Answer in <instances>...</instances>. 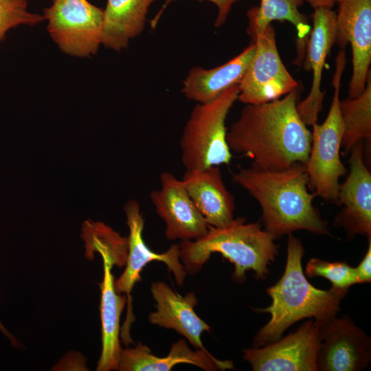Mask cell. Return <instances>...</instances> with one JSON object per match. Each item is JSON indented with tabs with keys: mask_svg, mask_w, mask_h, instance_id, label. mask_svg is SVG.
Instances as JSON below:
<instances>
[{
	"mask_svg": "<svg viewBox=\"0 0 371 371\" xmlns=\"http://www.w3.org/2000/svg\"><path fill=\"white\" fill-rule=\"evenodd\" d=\"M349 173L340 184L337 204L343 208L334 225L343 227L350 236L371 238V173L364 160L362 142L350 151Z\"/></svg>",
	"mask_w": 371,
	"mask_h": 371,
	"instance_id": "14",
	"label": "cell"
},
{
	"mask_svg": "<svg viewBox=\"0 0 371 371\" xmlns=\"http://www.w3.org/2000/svg\"><path fill=\"white\" fill-rule=\"evenodd\" d=\"M157 0H107L103 10L102 45L116 52L128 47L144 30L146 15Z\"/></svg>",
	"mask_w": 371,
	"mask_h": 371,
	"instance_id": "21",
	"label": "cell"
},
{
	"mask_svg": "<svg viewBox=\"0 0 371 371\" xmlns=\"http://www.w3.org/2000/svg\"><path fill=\"white\" fill-rule=\"evenodd\" d=\"M181 181L209 225L221 228L233 221L234 198L223 182L219 166L186 170Z\"/></svg>",
	"mask_w": 371,
	"mask_h": 371,
	"instance_id": "17",
	"label": "cell"
},
{
	"mask_svg": "<svg viewBox=\"0 0 371 371\" xmlns=\"http://www.w3.org/2000/svg\"><path fill=\"white\" fill-rule=\"evenodd\" d=\"M238 94L237 85L214 100L197 103L192 109L179 142L186 170L230 163L232 155L227 142L225 122Z\"/></svg>",
	"mask_w": 371,
	"mask_h": 371,
	"instance_id": "5",
	"label": "cell"
},
{
	"mask_svg": "<svg viewBox=\"0 0 371 371\" xmlns=\"http://www.w3.org/2000/svg\"><path fill=\"white\" fill-rule=\"evenodd\" d=\"M313 23L302 62L303 69L313 73L311 88L307 97L297 104L306 126L317 122L323 108L325 92L321 89L322 76L326 58L335 44L336 13L332 9H315Z\"/></svg>",
	"mask_w": 371,
	"mask_h": 371,
	"instance_id": "15",
	"label": "cell"
},
{
	"mask_svg": "<svg viewBox=\"0 0 371 371\" xmlns=\"http://www.w3.org/2000/svg\"><path fill=\"white\" fill-rule=\"evenodd\" d=\"M249 36L256 49L238 85V99L246 104L265 103L280 98L299 87L281 60L273 25Z\"/></svg>",
	"mask_w": 371,
	"mask_h": 371,
	"instance_id": "9",
	"label": "cell"
},
{
	"mask_svg": "<svg viewBox=\"0 0 371 371\" xmlns=\"http://www.w3.org/2000/svg\"><path fill=\"white\" fill-rule=\"evenodd\" d=\"M100 255L104 265V278L100 284L102 349L96 370H117L118 359L122 349L119 339L120 320L124 306L127 304V297L115 291L111 273L113 265L105 255Z\"/></svg>",
	"mask_w": 371,
	"mask_h": 371,
	"instance_id": "20",
	"label": "cell"
},
{
	"mask_svg": "<svg viewBox=\"0 0 371 371\" xmlns=\"http://www.w3.org/2000/svg\"><path fill=\"white\" fill-rule=\"evenodd\" d=\"M0 328L1 329V330H3V332L8 333L1 323H0Z\"/></svg>",
	"mask_w": 371,
	"mask_h": 371,
	"instance_id": "30",
	"label": "cell"
},
{
	"mask_svg": "<svg viewBox=\"0 0 371 371\" xmlns=\"http://www.w3.org/2000/svg\"><path fill=\"white\" fill-rule=\"evenodd\" d=\"M172 1L176 0H166V3L163 6V8L157 14V16L152 23V26L155 25L158 21L159 16L161 14L164 9ZM199 1H207L214 3L218 8V14L214 23L215 27H221L225 22L227 17L232 8V5L239 0H199Z\"/></svg>",
	"mask_w": 371,
	"mask_h": 371,
	"instance_id": "27",
	"label": "cell"
},
{
	"mask_svg": "<svg viewBox=\"0 0 371 371\" xmlns=\"http://www.w3.org/2000/svg\"><path fill=\"white\" fill-rule=\"evenodd\" d=\"M82 237L86 243L87 251H98L104 254L113 265L122 267L126 264L128 240L112 228L101 222L88 220L85 222Z\"/></svg>",
	"mask_w": 371,
	"mask_h": 371,
	"instance_id": "24",
	"label": "cell"
},
{
	"mask_svg": "<svg viewBox=\"0 0 371 371\" xmlns=\"http://www.w3.org/2000/svg\"><path fill=\"white\" fill-rule=\"evenodd\" d=\"M303 3L301 0H260L258 7H253L247 12L249 24L247 32L249 35L262 32L273 21L291 23L297 33V54L293 64L300 66L311 31L307 16L299 10Z\"/></svg>",
	"mask_w": 371,
	"mask_h": 371,
	"instance_id": "22",
	"label": "cell"
},
{
	"mask_svg": "<svg viewBox=\"0 0 371 371\" xmlns=\"http://www.w3.org/2000/svg\"><path fill=\"white\" fill-rule=\"evenodd\" d=\"M161 188L150 192L157 214L166 223L168 240H196L205 236L209 225L190 197L181 180L169 172L160 175Z\"/></svg>",
	"mask_w": 371,
	"mask_h": 371,
	"instance_id": "13",
	"label": "cell"
},
{
	"mask_svg": "<svg viewBox=\"0 0 371 371\" xmlns=\"http://www.w3.org/2000/svg\"><path fill=\"white\" fill-rule=\"evenodd\" d=\"M336 14L335 44L341 49L350 44L352 72L349 97L363 91L371 64V0H340Z\"/></svg>",
	"mask_w": 371,
	"mask_h": 371,
	"instance_id": "12",
	"label": "cell"
},
{
	"mask_svg": "<svg viewBox=\"0 0 371 371\" xmlns=\"http://www.w3.org/2000/svg\"><path fill=\"white\" fill-rule=\"evenodd\" d=\"M44 17L27 9V0H0V42L11 29L20 25L34 26Z\"/></svg>",
	"mask_w": 371,
	"mask_h": 371,
	"instance_id": "26",
	"label": "cell"
},
{
	"mask_svg": "<svg viewBox=\"0 0 371 371\" xmlns=\"http://www.w3.org/2000/svg\"><path fill=\"white\" fill-rule=\"evenodd\" d=\"M150 291L157 310L149 314V322L173 329L184 336L196 349L205 350L201 336L204 331H210V327L194 310L198 303L194 293L181 296L161 281L152 283Z\"/></svg>",
	"mask_w": 371,
	"mask_h": 371,
	"instance_id": "16",
	"label": "cell"
},
{
	"mask_svg": "<svg viewBox=\"0 0 371 371\" xmlns=\"http://www.w3.org/2000/svg\"><path fill=\"white\" fill-rule=\"evenodd\" d=\"M103 12L88 0H53L43 16L50 37L63 53L90 58L102 45Z\"/></svg>",
	"mask_w": 371,
	"mask_h": 371,
	"instance_id": "7",
	"label": "cell"
},
{
	"mask_svg": "<svg viewBox=\"0 0 371 371\" xmlns=\"http://www.w3.org/2000/svg\"><path fill=\"white\" fill-rule=\"evenodd\" d=\"M179 363H188L206 371L234 369L232 361H221L214 357L207 350H192L184 339L174 343L166 357H159L152 353L142 343L133 348L121 349L117 370L120 371H170Z\"/></svg>",
	"mask_w": 371,
	"mask_h": 371,
	"instance_id": "18",
	"label": "cell"
},
{
	"mask_svg": "<svg viewBox=\"0 0 371 371\" xmlns=\"http://www.w3.org/2000/svg\"><path fill=\"white\" fill-rule=\"evenodd\" d=\"M275 240L259 223L237 218L224 227L209 225L207 234L198 239L183 240L179 259L187 273L195 275L212 254L220 253L234 265V281L243 282L250 270L257 279L265 280L278 254Z\"/></svg>",
	"mask_w": 371,
	"mask_h": 371,
	"instance_id": "4",
	"label": "cell"
},
{
	"mask_svg": "<svg viewBox=\"0 0 371 371\" xmlns=\"http://www.w3.org/2000/svg\"><path fill=\"white\" fill-rule=\"evenodd\" d=\"M124 210L129 229L128 255L125 270L120 278L114 281V288L117 293H126L127 297L126 320L120 330L122 341L128 346L133 344L130 330L135 321L131 293L134 285L141 280L140 273L143 268L151 261H161L166 264L168 271L173 273L179 286L183 284L187 272L179 259V245L173 244L166 251L157 254L150 250L145 244L142 236L144 222L140 205L137 201H127Z\"/></svg>",
	"mask_w": 371,
	"mask_h": 371,
	"instance_id": "8",
	"label": "cell"
},
{
	"mask_svg": "<svg viewBox=\"0 0 371 371\" xmlns=\"http://www.w3.org/2000/svg\"><path fill=\"white\" fill-rule=\"evenodd\" d=\"M305 275L308 278H325L331 282L332 287L341 290H348L358 283L355 268L344 262H328L313 258L306 264Z\"/></svg>",
	"mask_w": 371,
	"mask_h": 371,
	"instance_id": "25",
	"label": "cell"
},
{
	"mask_svg": "<svg viewBox=\"0 0 371 371\" xmlns=\"http://www.w3.org/2000/svg\"><path fill=\"white\" fill-rule=\"evenodd\" d=\"M232 181L259 203L265 229L276 239L298 230L330 236L327 223L313 205L305 165L279 170L240 168Z\"/></svg>",
	"mask_w": 371,
	"mask_h": 371,
	"instance_id": "2",
	"label": "cell"
},
{
	"mask_svg": "<svg viewBox=\"0 0 371 371\" xmlns=\"http://www.w3.org/2000/svg\"><path fill=\"white\" fill-rule=\"evenodd\" d=\"M368 240L366 254L358 267L355 268L358 283H368L371 280V238Z\"/></svg>",
	"mask_w": 371,
	"mask_h": 371,
	"instance_id": "28",
	"label": "cell"
},
{
	"mask_svg": "<svg viewBox=\"0 0 371 371\" xmlns=\"http://www.w3.org/2000/svg\"><path fill=\"white\" fill-rule=\"evenodd\" d=\"M346 65V54L341 49L335 60L331 105L324 122L312 125L311 150L304 164L310 190L325 201L336 204L339 179L347 172L340 157L344 126L339 109L341 80Z\"/></svg>",
	"mask_w": 371,
	"mask_h": 371,
	"instance_id": "6",
	"label": "cell"
},
{
	"mask_svg": "<svg viewBox=\"0 0 371 371\" xmlns=\"http://www.w3.org/2000/svg\"><path fill=\"white\" fill-rule=\"evenodd\" d=\"M319 337L317 370L358 371L370 363V339L348 315L319 324Z\"/></svg>",
	"mask_w": 371,
	"mask_h": 371,
	"instance_id": "11",
	"label": "cell"
},
{
	"mask_svg": "<svg viewBox=\"0 0 371 371\" xmlns=\"http://www.w3.org/2000/svg\"><path fill=\"white\" fill-rule=\"evenodd\" d=\"M319 324L309 319L293 333L262 347L243 350L254 371H316Z\"/></svg>",
	"mask_w": 371,
	"mask_h": 371,
	"instance_id": "10",
	"label": "cell"
},
{
	"mask_svg": "<svg viewBox=\"0 0 371 371\" xmlns=\"http://www.w3.org/2000/svg\"><path fill=\"white\" fill-rule=\"evenodd\" d=\"M299 87L282 98L246 104L227 131L231 151L253 161L252 167L279 170L308 160L311 133L297 110Z\"/></svg>",
	"mask_w": 371,
	"mask_h": 371,
	"instance_id": "1",
	"label": "cell"
},
{
	"mask_svg": "<svg viewBox=\"0 0 371 371\" xmlns=\"http://www.w3.org/2000/svg\"><path fill=\"white\" fill-rule=\"evenodd\" d=\"M287 257L281 278L267 289L271 304L260 313L270 314L271 318L254 339V347H262L274 342L295 322L313 318L322 324L336 317L341 300L348 290L331 287L322 290L313 286L306 278L302 267L304 249L302 242L288 235Z\"/></svg>",
	"mask_w": 371,
	"mask_h": 371,
	"instance_id": "3",
	"label": "cell"
},
{
	"mask_svg": "<svg viewBox=\"0 0 371 371\" xmlns=\"http://www.w3.org/2000/svg\"><path fill=\"white\" fill-rule=\"evenodd\" d=\"M306 1L315 10L317 8L332 9L340 0H301Z\"/></svg>",
	"mask_w": 371,
	"mask_h": 371,
	"instance_id": "29",
	"label": "cell"
},
{
	"mask_svg": "<svg viewBox=\"0 0 371 371\" xmlns=\"http://www.w3.org/2000/svg\"><path fill=\"white\" fill-rule=\"evenodd\" d=\"M254 43L227 63L209 69L192 68L181 89L186 98L206 103L218 97L230 87L239 85L243 80L255 52Z\"/></svg>",
	"mask_w": 371,
	"mask_h": 371,
	"instance_id": "19",
	"label": "cell"
},
{
	"mask_svg": "<svg viewBox=\"0 0 371 371\" xmlns=\"http://www.w3.org/2000/svg\"><path fill=\"white\" fill-rule=\"evenodd\" d=\"M339 109L344 126L341 148L344 153H348L357 143L371 139L370 72L361 95L340 100Z\"/></svg>",
	"mask_w": 371,
	"mask_h": 371,
	"instance_id": "23",
	"label": "cell"
}]
</instances>
